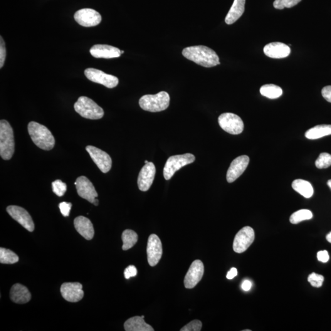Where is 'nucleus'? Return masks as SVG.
<instances>
[{"label": "nucleus", "mask_w": 331, "mask_h": 331, "mask_svg": "<svg viewBox=\"0 0 331 331\" xmlns=\"http://www.w3.org/2000/svg\"><path fill=\"white\" fill-rule=\"evenodd\" d=\"M122 239L123 241V250H128L132 248L137 243L138 236L137 233L131 229H126L123 232Z\"/></svg>", "instance_id": "cd10ccee"}, {"label": "nucleus", "mask_w": 331, "mask_h": 331, "mask_svg": "<svg viewBox=\"0 0 331 331\" xmlns=\"http://www.w3.org/2000/svg\"><path fill=\"white\" fill-rule=\"evenodd\" d=\"M92 204H93L94 205H95V206H97L99 204V201H98V199H97L96 198L95 200H94V201H93Z\"/></svg>", "instance_id": "c03bdc74"}, {"label": "nucleus", "mask_w": 331, "mask_h": 331, "mask_svg": "<svg viewBox=\"0 0 331 331\" xmlns=\"http://www.w3.org/2000/svg\"><path fill=\"white\" fill-rule=\"evenodd\" d=\"M246 0H234L233 5L225 18V22L231 25L243 16L245 11Z\"/></svg>", "instance_id": "5701e85b"}, {"label": "nucleus", "mask_w": 331, "mask_h": 331, "mask_svg": "<svg viewBox=\"0 0 331 331\" xmlns=\"http://www.w3.org/2000/svg\"><path fill=\"white\" fill-rule=\"evenodd\" d=\"M331 135V125H320L310 128L305 133V137L308 139H317Z\"/></svg>", "instance_id": "a878e982"}, {"label": "nucleus", "mask_w": 331, "mask_h": 331, "mask_svg": "<svg viewBox=\"0 0 331 331\" xmlns=\"http://www.w3.org/2000/svg\"><path fill=\"white\" fill-rule=\"evenodd\" d=\"M10 297L14 303L23 304L30 301L31 295L26 286L16 283L12 286L10 291Z\"/></svg>", "instance_id": "4be33fe9"}, {"label": "nucleus", "mask_w": 331, "mask_h": 331, "mask_svg": "<svg viewBox=\"0 0 331 331\" xmlns=\"http://www.w3.org/2000/svg\"><path fill=\"white\" fill-rule=\"evenodd\" d=\"M249 159L247 155H242L232 162L227 172L226 180L229 183H232L238 179L248 167Z\"/></svg>", "instance_id": "f3484780"}, {"label": "nucleus", "mask_w": 331, "mask_h": 331, "mask_svg": "<svg viewBox=\"0 0 331 331\" xmlns=\"http://www.w3.org/2000/svg\"><path fill=\"white\" fill-rule=\"evenodd\" d=\"M292 188L305 198H310L314 193L312 184L307 180L296 179L292 183Z\"/></svg>", "instance_id": "393cba45"}, {"label": "nucleus", "mask_w": 331, "mask_h": 331, "mask_svg": "<svg viewBox=\"0 0 331 331\" xmlns=\"http://www.w3.org/2000/svg\"><path fill=\"white\" fill-rule=\"evenodd\" d=\"M328 187H329L330 188V189H331V179L328 180Z\"/></svg>", "instance_id": "a18cd8bd"}, {"label": "nucleus", "mask_w": 331, "mask_h": 331, "mask_svg": "<svg viewBox=\"0 0 331 331\" xmlns=\"http://www.w3.org/2000/svg\"><path fill=\"white\" fill-rule=\"evenodd\" d=\"M219 123L222 129L231 135L241 134L244 128L243 120L233 113H222L219 116Z\"/></svg>", "instance_id": "0eeeda50"}, {"label": "nucleus", "mask_w": 331, "mask_h": 331, "mask_svg": "<svg viewBox=\"0 0 331 331\" xmlns=\"http://www.w3.org/2000/svg\"><path fill=\"white\" fill-rule=\"evenodd\" d=\"M316 167L318 169H326L331 166V155L322 153L315 162Z\"/></svg>", "instance_id": "7c9ffc66"}, {"label": "nucleus", "mask_w": 331, "mask_h": 331, "mask_svg": "<svg viewBox=\"0 0 331 331\" xmlns=\"http://www.w3.org/2000/svg\"><path fill=\"white\" fill-rule=\"evenodd\" d=\"M156 174V168L152 162H149L142 167L138 179V187L140 191L147 192L152 186Z\"/></svg>", "instance_id": "2eb2a0df"}, {"label": "nucleus", "mask_w": 331, "mask_h": 331, "mask_svg": "<svg viewBox=\"0 0 331 331\" xmlns=\"http://www.w3.org/2000/svg\"><path fill=\"white\" fill-rule=\"evenodd\" d=\"M79 196L93 203L94 200L98 197L95 187L87 177H78L75 183Z\"/></svg>", "instance_id": "dca6fc26"}, {"label": "nucleus", "mask_w": 331, "mask_h": 331, "mask_svg": "<svg viewBox=\"0 0 331 331\" xmlns=\"http://www.w3.org/2000/svg\"><path fill=\"white\" fill-rule=\"evenodd\" d=\"M254 240V231L249 226L244 227L237 233L233 243L234 251L238 253L246 251Z\"/></svg>", "instance_id": "6e6552de"}, {"label": "nucleus", "mask_w": 331, "mask_h": 331, "mask_svg": "<svg viewBox=\"0 0 331 331\" xmlns=\"http://www.w3.org/2000/svg\"><path fill=\"white\" fill-rule=\"evenodd\" d=\"M28 130L32 141L37 147L44 150H51L55 146V138L45 126L30 122L28 123Z\"/></svg>", "instance_id": "f03ea898"}, {"label": "nucleus", "mask_w": 331, "mask_h": 331, "mask_svg": "<svg viewBox=\"0 0 331 331\" xmlns=\"http://www.w3.org/2000/svg\"><path fill=\"white\" fill-rule=\"evenodd\" d=\"M19 261V256L14 252L9 249L0 248V263L12 264Z\"/></svg>", "instance_id": "c756f323"}, {"label": "nucleus", "mask_w": 331, "mask_h": 331, "mask_svg": "<svg viewBox=\"0 0 331 331\" xmlns=\"http://www.w3.org/2000/svg\"><path fill=\"white\" fill-rule=\"evenodd\" d=\"M75 19L81 26L91 27L98 26L102 20V17L95 10L85 8L79 10L75 14Z\"/></svg>", "instance_id": "4468645a"}, {"label": "nucleus", "mask_w": 331, "mask_h": 331, "mask_svg": "<svg viewBox=\"0 0 331 331\" xmlns=\"http://www.w3.org/2000/svg\"><path fill=\"white\" fill-rule=\"evenodd\" d=\"M317 258L322 263H327L330 259L329 253L327 250L320 251L318 252Z\"/></svg>", "instance_id": "58836bf2"}, {"label": "nucleus", "mask_w": 331, "mask_h": 331, "mask_svg": "<svg viewBox=\"0 0 331 331\" xmlns=\"http://www.w3.org/2000/svg\"><path fill=\"white\" fill-rule=\"evenodd\" d=\"M90 53L96 58H118L121 55L119 49L106 44H96L90 49Z\"/></svg>", "instance_id": "6ab92c4d"}, {"label": "nucleus", "mask_w": 331, "mask_h": 331, "mask_svg": "<svg viewBox=\"0 0 331 331\" xmlns=\"http://www.w3.org/2000/svg\"><path fill=\"white\" fill-rule=\"evenodd\" d=\"M75 110L81 117L91 120L102 118L105 112L103 108L86 96H81L75 104Z\"/></svg>", "instance_id": "39448f33"}, {"label": "nucleus", "mask_w": 331, "mask_h": 331, "mask_svg": "<svg viewBox=\"0 0 331 331\" xmlns=\"http://www.w3.org/2000/svg\"><path fill=\"white\" fill-rule=\"evenodd\" d=\"M327 241L331 244V232L327 236Z\"/></svg>", "instance_id": "37998d69"}, {"label": "nucleus", "mask_w": 331, "mask_h": 331, "mask_svg": "<svg viewBox=\"0 0 331 331\" xmlns=\"http://www.w3.org/2000/svg\"><path fill=\"white\" fill-rule=\"evenodd\" d=\"M125 330L127 331H154L151 326L145 322L142 317H134L126 321Z\"/></svg>", "instance_id": "b1692460"}, {"label": "nucleus", "mask_w": 331, "mask_h": 331, "mask_svg": "<svg viewBox=\"0 0 331 331\" xmlns=\"http://www.w3.org/2000/svg\"><path fill=\"white\" fill-rule=\"evenodd\" d=\"M52 187L54 193L58 196H63L67 190V185L61 180H56L52 183Z\"/></svg>", "instance_id": "2f4dec72"}, {"label": "nucleus", "mask_w": 331, "mask_h": 331, "mask_svg": "<svg viewBox=\"0 0 331 331\" xmlns=\"http://www.w3.org/2000/svg\"><path fill=\"white\" fill-rule=\"evenodd\" d=\"M195 161V157L192 154L174 155L167 159L165 165L164 175L166 180L171 179L175 173Z\"/></svg>", "instance_id": "423d86ee"}, {"label": "nucleus", "mask_w": 331, "mask_h": 331, "mask_svg": "<svg viewBox=\"0 0 331 331\" xmlns=\"http://www.w3.org/2000/svg\"><path fill=\"white\" fill-rule=\"evenodd\" d=\"M264 53L270 58H283L290 55L291 49L285 44L275 42L267 44L264 48Z\"/></svg>", "instance_id": "aec40b11"}, {"label": "nucleus", "mask_w": 331, "mask_h": 331, "mask_svg": "<svg viewBox=\"0 0 331 331\" xmlns=\"http://www.w3.org/2000/svg\"><path fill=\"white\" fill-rule=\"evenodd\" d=\"M15 150L13 130L7 121L0 122V155L2 159H11Z\"/></svg>", "instance_id": "7ed1b4c3"}, {"label": "nucleus", "mask_w": 331, "mask_h": 331, "mask_svg": "<svg viewBox=\"0 0 331 331\" xmlns=\"http://www.w3.org/2000/svg\"><path fill=\"white\" fill-rule=\"evenodd\" d=\"M148 163H149V162H147V160L146 161H145V164H148Z\"/></svg>", "instance_id": "de8ad7c7"}, {"label": "nucleus", "mask_w": 331, "mask_h": 331, "mask_svg": "<svg viewBox=\"0 0 331 331\" xmlns=\"http://www.w3.org/2000/svg\"><path fill=\"white\" fill-rule=\"evenodd\" d=\"M201 321L195 320L183 327L180 331H200L202 328Z\"/></svg>", "instance_id": "f704fd0d"}, {"label": "nucleus", "mask_w": 331, "mask_h": 331, "mask_svg": "<svg viewBox=\"0 0 331 331\" xmlns=\"http://www.w3.org/2000/svg\"><path fill=\"white\" fill-rule=\"evenodd\" d=\"M182 55L197 65L212 68L220 65V58L216 52L208 47L196 46L188 47L182 51Z\"/></svg>", "instance_id": "f257e3e1"}, {"label": "nucleus", "mask_w": 331, "mask_h": 331, "mask_svg": "<svg viewBox=\"0 0 331 331\" xmlns=\"http://www.w3.org/2000/svg\"><path fill=\"white\" fill-rule=\"evenodd\" d=\"M301 0H275L273 5L276 9H283L285 7L291 8L297 5Z\"/></svg>", "instance_id": "473e14b6"}, {"label": "nucleus", "mask_w": 331, "mask_h": 331, "mask_svg": "<svg viewBox=\"0 0 331 331\" xmlns=\"http://www.w3.org/2000/svg\"><path fill=\"white\" fill-rule=\"evenodd\" d=\"M0 68H2L4 66L5 60L6 57V49L5 46L4 41L2 37L0 38Z\"/></svg>", "instance_id": "c9c22d12"}, {"label": "nucleus", "mask_w": 331, "mask_h": 331, "mask_svg": "<svg viewBox=\"0 0 331 331\" xmlns=\"http://www.w3.org/2000/svg\"><path fill=\"white\" fill-rule=\"evenodd\" d=\"M312 212L307 209H301L291 215L290 221L292 224H298L301 221L312 219Z\"/></svg>", "instance_id": "c85d7f7f"}, {"label": "nucleus", "mask_w": 331, "mask_h": 331, "mask_svg": "<svg viewBox=\"0 0 331 331\" xmlns=\"http://www.w3.org/2000/svg\"><path fill=\"white\" fill-rule=\"evenodd\" d=\"M72 204L70 202H62L59 204L61 213L64 217H68L70 215Z\"/></svg>", "instance_id": "e433bc0d"}, {"label": "nucleus", "mask_w": 331, "mask_h": 331, "mask_svg": "<svg viewBox=\"0 0 331 331\" xmlns=\"http://www.w3.org/2000/svg\"><path fill=\"white\" fill-rule=\"evenodd\" d=\"M123 53H124V51H121V54H123Z\"/></svg>", "instance_id": "49530a36"}, {"label": "nucleus", "mask_w": 331, "mask_h": 331, "mask_svg": "<svg viewBox=\"0 0 331 331\" xmlns=\"http://www.w3.org/2000/svg\"><path fill=\"white\" fill-rule=\"evenodd\" d=\"M237 275H238V270H237V269L235 268H231V270L227 274L226 278L229 279V280H231V279L235 277Z\"/></svg>", "instance_id": "a19ab883"}, {"label": "nucleus", "mask_w": 331, "mask_h": 331, "mask_svg": "<svg viewBox=\"0 0 331 331\" xmlns=\"http://www.w3.org/2000/svg\"><path fill=\"white\" fill-rule=\"evenodd\" d=\"M251 285L252 284L250 281L245 280L243 283V285H242V288L244 291H249L251 289Z\"/></svg>", "instance_id": "79ce46f5"}, {"label": "nucleus", "mask_w": 331, "mask_h": 331, "mask_svg": "<svg viewBox=\"0 0 331 331\" xmlns=\"http://www.w3.org/2000/svg\"><path fill=\"white\" fill-rule=\"evenodd\" d=\"M86 150L101 171L107 173L112 167V159L110 155L97 147L88 145Z\"/></svg>", "instance_id": "9d476101"}, {"label": "nucleus", "mask_w": 331, "mask_h": 331, "mask_svg": "<svg viewBox=\"0 0 331 331\" xmlns=\"http://www.w3.org/2000/svg\"><path fill=\"white\" fill-rule=\"evenodd\" d=\"M85 75L91 82L101 84L109 88H113L118 84V79L114 76L108 75L103 71L95 68H87Z\"/></svg>", "instance_id": "1a4fd4ad"}, {"label": "nucleus", "mask_w": 331, "mask_h": 331, "mask_svg": "<svg viewBox=\"0 0 331 331\" xmlns=\"http://www.w3.org/2000/svg\"><path fill=\"white\" fill-rule=\"evenodd\" d=\"M61 295L66 301L71 303H77L83 297V285L80 283H64L61 286Z\"/></svg>", "instance_id": "a211bd4d"}, {"label": "nucleus", "mask_w": 331, "mask_h": 331, "mask_svg": "<svg viewBox=\"0 0 331 331\" xmlns=\"http://www.w3.org/2000/svg\"><path fill=\"white\" fill-rule=\"evenodd\" d=\"M147 253L149 265L152 267L156 266L163 254L162 242L156 234H151L148 239Z\"/></svg>", "instance_id": "9b49d317"}, {"label": "nucleus", "mask_w": 331, "mask_h": 331, "mask_svg": "<svg viewBox=\"0 0 331 331\" xmlns=\"http://www.w3.org/2000/svg\"><path fill=\"white\" fill-rule=\"evenodd\" d=\"M324 279L323 276L313 273L308 276V281L313 287L320 288L322 286Z\"/></svg>", "instance_id": "72a5a7b5"}, {"label": "nucleus", "mask_w": 331, "mask_h": 331, "mask_svg": "<svg viewBox=\"0 0 331 331\" xmlns=\"http://www.w3.org/2000/svg\"><path fill=\"white\" fill-rule=\"evenodd\" d=\"M322 96L328 102L331 103V85L326 86L322 89Z\"/></svg>", "instance_id": "ea45409f"}, {"label": "nucleus", "mask_w": 331, "mask_h": 331, "mask_svg": "<svg viewBox=\"0 0 331 331\" xmlns=\"http://www.w3.org/2000/svg\"><path fill=\"white\" fill-rule=\"evenodd\" d=\"M76 231L86 240L92 239L95 231L90 220L83 216L76 217L74 221Z\"/></svg>", "instance_id": "412c9836"}, {"label": "nucleus", "mask_w": 331, "mask_h": 331, "mask_svg": "<svg viewBox=\"0 0 331 331\" xmlns=\"http://www.w3.org/2000/svg\"><path fill=\"white\" fill-rule=\"evenodd\" d=\"M204 273V266L201 260L193 262L184 278L185 287L192 289L201 280Z\"/></svg>", "instance_id": "f8f14e48"}, {"label": "nucleus", "mask_w": 331, "mask_h": 331, "mask_svg": "<svg viewBox=\"0 0 331 331\" xmlns=\"http://www.w3.org/2000/svg\"><path fill=\"white\" fill-rule=\"evenodd\" d=\"M6 211L10 216L29 232H33L34 224L30 215L26 209L17 206H9Z\"/></svg>", "instance_id": "ddd939ff"}, {"label": "nucleus", "mask_w": 331, "mask_h": 331, "mask_svg": "<svg viewBox=\"0 0 331 331\" xmlns=\"http://www.w3.org/2000/svg\"><path fill=\"white\" fill-rule=\"evenodd\" d=\"M140 107L151 112H161L169 107L170 96L166 91H160L156 95H145L139 100Z\"/></svg>", "instance_id": "20e7f679"}, {"label": "nucleus", "mask_w": 331, "mask_h": 331, "mask_svg": "<svg viewBox=\"0 0 331 331\" xmlns=\"http://www.w3.org/2000/svg\"><path fill=\"white\" fill-rule=\"evenodd\" d=\"M260 93L262 95L269 99H276L280 97L283 90L280 86L274 84H266L261 86Z\"/></svg>", "instance_id": "bb28decb"}, {"label": "nucleus", "mask_w": 331, "mask_h": 331, "mask_svg": "<svg viewBox=\"0 0 331 331\" xmlns=\"http://www.w3.org/2000/svg\"><path fill=\"white\" fill-rule=\"evenodd\" d=\"M137 269L135 266L130 265L125 269L124 276L126 279H129L137 275Z\"/></svg>", "instance_id": "4c0bfd02"}]
</instances>
